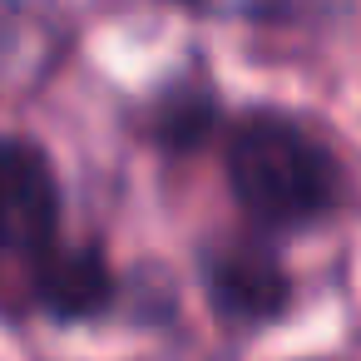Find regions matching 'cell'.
<instances>
[{"mask_svg":"<svg viewBox=\"0 0 361 361\" xmlns=\"http://www.w3.org/2000/svg\"><path fill=\"white\" fill-rule=\"evenodd\" d=\"M228 178L243 208L267 228L312 223L341 193L326 149L287 119H247L228 144Z\"/></svg>","mask_w":361,"mask_h":361,"instance_id":"obj_1","label":"cell"},{"mask_svg":"<svg viewBox=\"0 0 361 361\" xmlns=\"http://www.w3.org/2000/svg\"><path fill=\"white\" fill-rule=\"evenodd\" d=\"M40 45H45L40 20L20 0H0V90L40 70Z\"/></svg>","mask_w":361,"mask_h":361,"instance_id":"obj_5","label":"cell"},{"mask_svg":"<svg viewBox=\"0 0 361 361\" xmlns=\"http://www.w3.org/2000/svg\"><path fill=\"white\" fill-rule=\"evenodd\" d=\"M213 297L228 317H243V322H267L282 312L287 302V277L282 267L257 252V247H233L213 262Z\"/></svg>","mask_w":361,"mask_h":361,"instance_id":"obj_4","label":"cell"},{"mask_svg":"<svg viewBox=\"0 0 361 361\" xmlns=\"http://www.w3.org/2000/svg\"><path fill=\"white\" fill-rule=\"evenodd\" d=\"M178 6L213 16V20H252V25H287V20H312L331 0H178Z\"/></svg>","mask_w":361,"mask_h":361,"instance_id":"obj_6","label":"cell"},{"mask_svg":"<svg viewBox=\"0 0 361 361\" xmlns=\"http://www.w3.org/2000/svg\"><path fill=\"white\" fill-rule=\"evenodd\" d=\"M114 292V277L104 267L99 252H55L45 247L40 262H35V297L45 312L55 317H90L109 302Z\"/></svg>","mask_w":361,"mask_h":361,"instance_id":"obj_3","label":"cell"},{"mask_svg":"<svg viewBox=\"0 0 361 361\" xmlns=\"http://www.w3.org/2000/svg\"><path fill=\"white\" fill-rule=\"evenodd\" d=\"M208 124H213V104L203 94H183V99H173V104L159 109V134L169 144H178V149L198 144L208 134Z\"/></svg>","mask_w":361,"mask_h":361,"instance_id":"obj_7","label":"cell"},{"mask_svg":"<svg viewBox=\"0 0 361 361\" xmlns=\"http://www.w3.org/2000/svg\"><path fill=\"white\" fill-rule=\"evenodd\" d=\"M60 193L45 154L25 139H0V252H45L55 238Z\"/></svg>","mask_w":361,"mask_h":361,"instance_id":"obj_2","label":"cell"}]
</instances>
